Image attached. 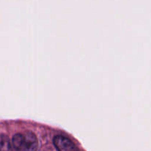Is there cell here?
<instances>
[{
  "mask_svg": "<svg viewBox=\"0 0 151 151\" xmlns=\"http://www.w3.org/2000/svg\"><path fill=\"white\" fill-rule=\"evenodd\" d=\"M13 145L16 151H37L38 142L33 133L25 131L13 136Z\"/></svg>",
  "mask_w": 151,
  "mask_h": 151,
  "instance_id": "obj_1",
  "label": "cell"
},
{
  "mask_svg": "<svg viewBox=\"0 0 151 151\" xmlns=\"http://www.w3.org/2000/svg\"><path fill=\"white\" fill-rule=\"evenodd\" d=\"M55 146L58 151H78V147L67 137L58 135L53 139Z\"/></svg>",
  "mask_w": 151,
  "mask_h": 151,
  "instance_id": "obj_2",
  "label": "cell"
},
{
  "mask_svg": "<svg viewBox=\"0 0 151 151\" xmlns=\"http://www.w3.org/2000/svg\"><path fill=\"white\" fill-rule=\"evenodd\" d=\"M0 151H13L10 139L4 134L0 135Z\"/></svg>",
  "mask_w": 151,
  "mask_h": 151,
  "instance_id": "obj_3",
  "label": "cell"
}]
</instances>
